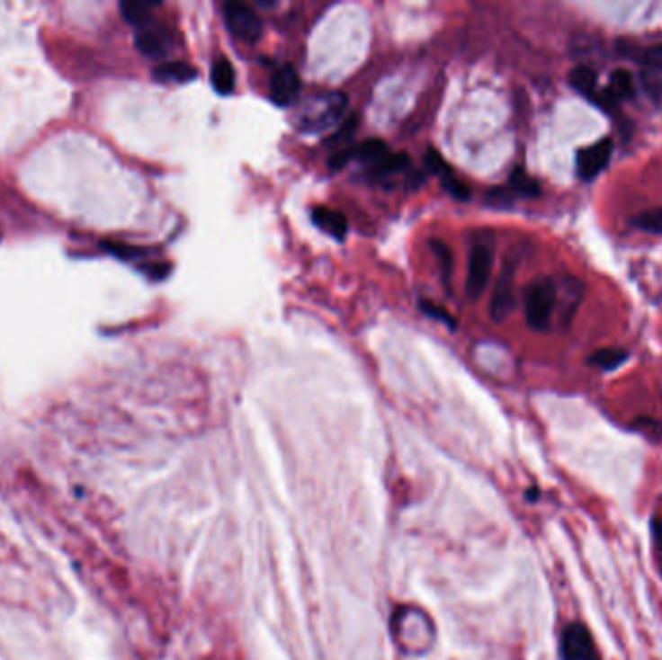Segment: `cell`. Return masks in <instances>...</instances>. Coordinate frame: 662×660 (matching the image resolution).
Wrapping results in <instances>:
<instances>
[{"label": "cell", "mask_w": 662, "mask_h": 660, "mask_svg": "<svg viewBox=\"0 0 662 660\" xmlns=\"http://www.w3.org/2000/svg\"><path fill=\"white\" fill-rule=\"evenodd\" d=\"M389 154L388 146L381 142L378 138H371L366 139L362 144H356L353 147H345L337 151L335 156L329 157V169L339 171L345 167L349 161H359V163H366V165H376L381 157H386Z\"/></svg>", "instance_id": "cell-8"}, {"label": "cell", "mask_w": 662, "mask_h": 660, "mask_svg": "<svg viewBox=\"0 0 662 660\" xmlns=\"http://www.w3.org/2000/svg\"><path fill=\"white\" fill-rule=\"evenodd\" d=\"M411 165V159L407 154H388L386 157H381L376 165H372V171L376 174H393V173H401Z\"/></svg>", "instance_id": "cell-18"}, {"label": "cell", "mask_w": 662, "mask_h": 660, "mask_svg": "<svg viewBox=\"0 0 662 660\" xmlns=\"http://www.w3.org/2000/svg\"><path fill=\"white\" fill-rule=\"evenodd\" d=\"M101 246H103V250L111 252L112 256L122 258V260H136V258H142L148 254V250H144V248L122 245V243H101Z\"/></svg>", "instance_id": "cell-21"}, {"label": "cell", "mask_w": 662, "mask_h": 660, "mask_svg": "<svg viewBox=\"0 0 662 660\" xmlns=\"http://www.w3.org/2000/svg\"><path fill=\"white\" fill-rule=\"evenodd\" d=\"M302 84L299 78V72L292 67H282L272 78L270 84V97L277 107H295L300 99Z\"/></svg>", "instance_id": "cell-9"}, {"label": "cell", "mask_w": 662, "mask_h": 660, "mask_svg": "<svg viewBox=\"0 0 662 660\" xmlns=\"http://www.w3.org/2000/svg\"><path fill=\"white\" fill-rule=\"evenodd\" d=\"M349 99L341 92H320L299 99L295 103V124L304 134L331 130L345 117Z\"/></svg>", "instance_id": "cell-1"}, {"label": "cell", "mask_w": 662, "mask_h": 660, "mask_svg": "<svg viewBox=\"0 0 662 660\" xmlns=\"http://www.w3.org/2000/svg\"><path fill=\"white\" fill-rule=\"evenodd\" d=\"M613 151H614V142L610 138H603V139H598V142L579 149L577 159H576L577 174L583 181L595 179V176H598L606 169L610 157H613Z\"/></svg>", "instance_id": "cell-7"}, {"label": "cell", "mask_w": 662, "mask_h": 660, "mask_svg": "<svg viewBox=\"0 0 662 660\" xmlns=\"http://www.w3.org/2000/svg\"><path fill=\"white\" fill-rule=\"evenodd\" d=\"M134 45L144 57L161 60L167 55H171L173 37L163 23L151 20L144 25H139V28H136Z\"/></svg>", "instance_id": "cell-5"}, {"label": "cell", "mask_w": 662, "mask_h": 660, "mask_svg": "<svg viewBox=\"0 0 662 660\" xmlns=\"http://www.w3.org/2000/svg\"><path fill=\"white\" fill-rule=\"evenodd\" d=\"M211 85L219 95H231L237 85L235 68L228 58H218L211 67Z\"/></svg>", "instance_id": "cell-13"}, {"label": "cell", "mask_w": 662, "mask_h": 660, "mask_svg": "<svg viewBox=\"0 0 662 660\" xmlns=\"http://www.w3.org/2000/svg\"><path fill=\"white\" fill-rule=\"evenodd\" d=\"M596 72L591 67H576L569 72V84L581 95L591 97L596 90Z\"/></svg>", "instance_id": "cell-17"}, {"label": "cell", "mask_w": 662, "mask_h": 660, "mask_svg": "<svg viewBox=\"0 0 662 660\" xmlns=\"http://www.w3.org/2000/svg\"><path fill=\"white\" fill-rule=\"evenodd\" d=\"M509 186H512L515 192L523 194V196H537L541 192L539 183L529 176L523 169H515L512 174V181H509Z\"/></svg>", "instance_id": "cell-20"}, {"label": "cell", "mask_w": 662, "mask_h": 660, "mask_svg": "<svg viewBox=\"0 0 662 660\" xmlns=\"http://www.w3.org/2000/svg\"><path fill=\"white\" fill-rule=\"evenodd\" d=\"M638 60L649 68L662 70V43L643 49L641 53H638Z\"/></svg>", "instance_id": "cell-24"}, {"label": "cell", "mask_w": 662, "mask_h": 660, "mask_svg": "<svg viewBox=\"0 0 662 660\" xmlns=\"http://www.w3.org/2000/svg\"><path fill=\"white\" fill-rule=\"evenodd\" d=\"M606 94L613 97L614 103H616V101H623V99L633 97L635 87H633L631 72L626 70V68H618V70H614L613 74H610Z\"/></svg>", "instance_id": "cell-15"}, {"label": "cell", "mask_w": 662, "mask_h": 660, "mask_svg": "<svg viewBox=\"0 0 662 660\" xmlns=\"http://www.w3.org/2000/svg\"><path fill=\"white\" fill-rule=\"evenodd\" d=\"M156 8H157L156 3H138V0H126V3H121V14L126 22L132 23L134 28H139V25L154 20Z\"/></svg>", "instance_id": "cell-14"}, {"label": "cell", "mask_w": 662, "mask_h": 660, "mask_svg": "<svg viewBox=\"0 0 662 660\" xmlns=\"http://www.w3.org/2000/svg\"><path fill=\"white\" fill-rule=\"evenodd\" d=\"M515 307V290H514V265H505L498 283L494 287L490 299V316L494 322H504Z\"/></svg>", "instance_id": "cell-10"}, {"label": "cell", "mask_w": 662, "mask_h": 660, "mask_svg": "<svg viewBox=\"0 0 662 660\" xmlns=\"http://www.w3.org/2000/svg\"><path fill=\"white\" fill-rule=\"evenodd\" d=\"M633 225L645 233L662 235V208H653L640 213L638 218L633 219Z\"/></svg>", "instance_id": "cell-19"}, {"label": "cell", "mask_w": 662, "mask_h": 660, "mask_svg": "<svg viewBox=\"0 0 662 660\" xmlns=\"http://www.w3.org/2000/svg\"><path fill=\"white\" fill-rule=\"evenodd\" d=\"M628 351L618 349V347H604L595 351L589 357V364L595 368H601V370H616L618 366H622L623 362L628 361Z\"/></svg>", "instance_id": "cell-16"}, {"label": "cell", "mask_w": 662, "mask_h": 660, "mask_svg": "<svg viewBox=\"0 0 662 660\" xmlns=\"http://www.w3.org/2000/svg\"><path fill=\"white\" fill-rule=\"evenodd\" d=\"M558 304V287L550 277H537L525 289V320L529 327L549 329Z\"/></svg>", "instance_id": "cell-2"}, {"label": "cell", "mask_w": 662, "mask_h": 660, "mask_svg": "<svg viewBox=\"0 0 662 660\" xmlns=\"http://www.w3.org/2000/svg\"><path fill=\"white\" fill-rule=\"evenodd\" d=\"M312 221H314V225L318 228H320V231H324L331 238L343 240V238L347 236L349 221H347L345 215L335 211V210L318 206V208L312 210Z\"/></svg>", "instance_id": "cell-11"}, {"label": "cell", "mask_w": 662, "mask_h": 660, "mask_svg": "<svg viewBox=\"0 0 662 660\" xmlns=\"http://www.w3.org/2000/svg\"><path fill=\"white\" fill-rule=\"evenodd\" d=\"M494 263V248L487 243H477L469 254V268L465 279V293L470 300H479L490 281Z\"/></svg>", "instance_id": "cell-4"}, {"label": "cell", "mask_w": 662, "mask_h": 660, "mask_svg": "<svg viewBox=\"0 0 662 660\" xmlns=\"http://www.w3.org/2000/svg\"><path fill=\"white\" fill-rule=\"evenodd\" d=\"M440 179H442V184H443V188L445 190H448V192L455 198V200H461V201H465V200H469V196H470V192H469V188L460 181V179H457V176L448 169V171H445L443 174H440Z\"/></svg>", "instance_id": "cell-22"}, {"label": "cell", "mask_w": 662, "mask_h": 660, "mask_svg": "<svg viewBox=\"0 0 662 660\" xmlns=\"http://www.w3.org/2000/svg\"><path fill=\"white\" fill-rule=\"evenodd\" d=\"M154 78L163 84H188L198 78V70L184 60L163 62V65L156 67Z\"/></svg>", "instance_id": "cell-12"}, {"label": "cell", "mask_w": 662, "mask_h": 660, "mask_svg": "<svg viewBox=\"0 0 662 660\" xmlns=\"http://www.w3.org/2000/svg\"><path fill=\"white\" fill-rule=\"evenodd\" d=\"M432 250H434L438 254L440 258V263H442V270H443V279L448 281L450 279V272H452V252L450 248L445 246L443 243H438V240H432Z\"/></svg>", "instance_id": "cell-25"}, {"label": "cell", "mask_w": 662, "mask_h": 660, "mask_svg": "<svg viewBox=\"0 0 662 660\" xmlns=\"http://www.w3.org/2000/svg\"><path fill=\"white\" fill-rule=\"evenodd\" d=\"M144 273H148L151 279H163L171 272V265L167 263H146L142 268Z\"/></svg>", "instance_id": "cell-26"}, {"label": "cell", "mask_w": 662, "mask_h": 660, "mask_svg": "<svg viewBox=\"0 0 662 660\" xmlns=\"http://www.w3.org/2000/svg\"><path fill=\"white\" fill-rule=\"evenodd\" d=\"M223 18L227 30L233 37L245 43H256L264 33V22L254 12L252 6L245 3H227L223 8Z\"/></svg>", "instance_id": "cell-3"}, {"label": "cell", "mask_w": 662, "mask_h": 660, "mask_svg": "<svg viewBox=\"0 0 662 660\" xmlns=\"http://www.w3.org/2000/svg\"><path fill=\"white\" fill-rule=\"evenodd\" d=\"M562 658L564 660H603L593 633L587 626L571 624L562 636Z\"/></svg>", "instance_id": "cell-6"}, {"label": "cell", "mask_w": 662, "mask_h": 660, "mask_svg": "<svg viewBox=\"0 0 662 660\" xmlns=\"http://www.w3.org/2000/svg\"><path fill=\"white\" fill-rule=\"evenodd\" d=\"M418 307H420V312H423V314H426L428 316V318H432V320H436V322H442V324H445V326H448V327H455V320L452 318V316L448 314V312H445L442 307H438V304H434V302H430V300H420L418 302Z\"/></svg>", "instance_id": "cell-23"}]
</instances>
